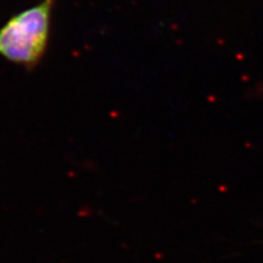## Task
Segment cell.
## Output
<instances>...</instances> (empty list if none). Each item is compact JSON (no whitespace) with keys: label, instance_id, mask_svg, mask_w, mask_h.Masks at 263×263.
I'll list each match as a JSON object with an SVG mask.
<instances>
[{"label":"cell","instance_id":"6da1fadb","mask_svg":"<svg viewBox=\"0 0 263 263\" xmlns=\"http://www.w3.org/2000/svg\"><path fill=\"white\" fill-rule=\"evenodd\" d=\"M56 0H43L13 15L0 29V56L27 70L42 62L48 45Z\"/></svg>","mask_w":263,"mask_h":263}]
</instances>
